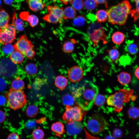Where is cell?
I'll return each instance as SVG.
<instances>
[{
  "instance_id": "obj_1",
  "label": "cell",
  "mask_w": 139,
  "mask_h": 139,
  "mask_svg": "<svg viewBox=\"0 0 139 139\" xmlns=\"http://www.w3.org/2000/svg\"><path fill=\"white\" fill-rule=\"evenodd\" d=\"M98 92L97 85L91 82L86 81L74 91L73 97L77 100L79 106L86 111L92 107Z\"/></svg>"
},
{
  "instance_id": "obj_2",
  "label": "cell",
  "mask_w": 139,
  "mask_h": 139,
  "mask_svg": "<svg viewBox=\"0 0 139 139\" xmlns=\"http://www.w3.org/2000/svg\"><path fill=\"white\" fill-rule=\"evenodd\" d=\"M131 7L128 0H123L118 4L111 7L107 11L108 22L113 24L124 25L129 15L131 13Z\"/></svg>"
},
{
  "instance_id": "obj_3",
  "label": "cell",
  "mask_w": 139,
  "mask_h": 139,
  "mask_svg": "<svg viewBox=\"0 0 139 139\" xmlns=\"http://www.w3.org/2000/svg\"><path fill=\"white\" fill-rule=\"evenodd\" d=\"M134 90L132 89H121L107 98L108 105L113 107L115 111L119 112L122 109L124 103H128L132 95Z\"/></svg>"
},
{
  "instance_id": "obj_4",
  "label": "cell",
  "mask_w": 139,
  "mask_h": 139,
  "mask_svg": "<svg viewBox=\"0 0 139 139\" xmlns=\"http://www.w3.org/2000/svg\"><path fill=\"white\" fill-rule=\"evenodd\" d=\"M85 124L87 129L93 135H98L102 132L108 124L105 118L98 113L88 117Z\"/></svg>"
},
{
  "instance_id": "obj_5",
  "label": "cell",
  "mask_w": 139,
  "mask_h": 139,
  "mask_svg": "<svg viewBox=\"0 0 139 139\" xmlns=\"http://www.w3.org/2000/svg\"><path fill=\"white\" fill-rule=\"evenodd\" d=\"M7 103L9 107L14 110L21 108L26 104V96L22 90L10 89L6 93Z\"/></svg>"
},
{
  "instance_id": "obj_6",
  "label": "cell",
  "mask_w": 139,
  "mask_h": 139,
  "mask_svg": "<svg viewBox=\"0 0 139 139\" xmlns=\"http://www.w3.org/2000/svg\"><path fill=\"white\" fill-rule=\"evenodd\" d=\"M13 46L15 50L19 51L29 59L32 60L34 57V46L26 35L20 37Z\"/></svg>"
},
{
  "instance_id": "obj_7",
  "label": "cell",
  "mask_w": 139,
  "mask_h": 139,
  "mask_svg": "<svg viewBox=\"0 0 139 139\" xmlns=\"http://www.w3.org/2000/svg\"><path fill=\"white\" fill-rule=\"evenodd\" d=\"M66 107L62 118L67 123L80 121L86 114V111L79 106H72Z\"/></svg>"
},
{
  "instance_id": "obj_8",
  "label": "cell",
  "mask_w": 139,
  "mask_h": 139,
  "mask_svg": "<svg viewBox=\"0 0 139 139\" xmlns=\"http://www.w3.org/2000/svg\"><path fill=\"white\" fill-rule=\"evenodd\" d=\"M13 23L0 28V43L2 45L11 43L16 39V31Z\"/></svg>"
},
{
  "instance_id": "obj_9",
  "label": "cell",
  "mask_w": 139,
  "mask_h": 139,
  "mask_svg": "<svg viewBox=\"0 0 139 139\" xmlns=\"http://www.w3.org/2000/svg\"><path fill=\"white\" fill-rule=\"evenodd\" d=\"M11 60L4 58L0 60V72L2 75L5 76H10L15 72L16 66Z\"/></svg>"
},
{
  "instance_id": "obj_10",
  "label": "cell",
  "mask_w": 139,
  "mask_h": 139,
  "mask_svg": "<svg viewBox=\"0 0 139 139\" xmlns=\"http://www.w3.org/2000/svg\"><path fill=\"white\" fill-rule=\"evenodd\" d=\"M67 75L69 80L75 82L80 81L83 76L84 71L80 67L75 66L71 67L68 70Z\"/></svg>"
},
{
  "instance_id": "obj_11",
  "label": "cell",
  "mask_w": 139,
  "mask_h": 139,
  "mask_svg": "<svg viewBox=\"0 0 139 139\" xmlns=\"http://www.w3.org/2000/svg\"><path fill=\"white\" fill-rule=\"evenodd\" d=\"M19 16L21 19L27 21L32 27L37 26L39 23V20L38 18L34 15L29 14L28 12H21Z\"/></svg>"
},
{
  "instance_id": "obj_12",
  "label": "cell",
  "mask_w": 139,
  "mask_h": 139,
  "mask_svg": "<svg viewBox=\"0 0 139 139\" xmlns=\"http://www.w3.org/2000/svg\"><path fill=\"white\" fill-rule=\"evenodd\" d=\"M26 2L29 8L35 12L43 10L45 6L42 0H26Z\"/></svg>"
},
{
  "instance_id": "obj_13",
  "label": "cell",
  "mask_w": 139,
  "mask_h": 139,
  "mask_svg": "<svg viewBox=\"0 0 139 139\" xmlns=\"http://www.w3.org/2000/svg\"><path fill=\"white\" fill-rule=\"evenodd\" d=\"M48 13H51L55 15L60 20L61 23H62L64 20L63 10L56 6L49 5L47 7Z\"/></svg>"
},
{
  "instance_id": "obj_14",
  "label": "cell",
  "mask_w": 139,
  "mask_h": 139,
  "mask_svg": "<svg viewBox=\"0 0 139 139\" xmlns=\"http://www.w3.org/2000/svg\"><path fill=\"white\" fill-rule=\"evenodd\" d=\"M51 129L56 136L60 137L65 132L64 126L60 122H57L52 124Z\"/></svg>"
},
{
  "instance_id": "obj_15",
  "label": "cell",
  "mask_w": 139,
  "mask_h": 139,
  "mask_svg": "<svg viewBox=\"0 0 139 139\" xmlns=\"http://www.w3.org/2000/svg\"><path fill=\"white\" fill-rule=\"evenodd\" d=\"M82 127V123L80 121H74L67 123L66 129L68 133L72 134L76 133V132H79Z\"/></svg>"
},
{
  "instance_id": "obj_16",
  "label": "cell",
  "mask_w": 139,
  "mask_h": 139,
  "mask_svg": "<svg viewBox=\"0 0 139 139\" xmlns=\"http://www.w3.org/2000/svg\"><path fill=\"white\" fill-rule=\"evenodd\" d=\"M10 18L9 14L4 10L0 8V28L6 26Z\"/></svg>"
},
{
  "instance_id": "obj_17",
  "label": "cell",
  "mask_w": 139,
  "mask_h": 139,
  "mask_svg": "<svg viewBox=\"0 0 139 139\" xmlns=\"http://www.w3.org/2000/svg\"><path fill=\"white\" fill-rule=\"evenodd\" d=\"M10 57L11 61L15 64L22 63L24 59V55L16 50L13 51L10 55Z\"/></svg>"
},
{
  "instance_id": "obj_18",
  "label": "cell",
  "mask_w": 139,
  "mask_h": 139,
  "mask_svg": "<svg viewBox=\"0 0 139 139\" xmlns=\"http://www.w3.org/2000/svg\"><path fill=\"white\" fill-rule=\"evenodd\" d=\"M76 41L74 39H71L65 41L62 46V49L65 53H70L74 50V44Z\"/></svg>"
},
{
  "instance_id": "obj_19",
  "label": "cell",
  "mask_w": 139,
  "mask_h": 139,
  "mask_svg": "<svg viewBox=\"0 0 139 139\" xmlns=\"http://www.w3.org/2000/svg\"><path fill=\"white\" fill-rule=\"evenodd\" d=\"M55 83L56 86L60 90H64L67 84V79L64 76L59 75L55 79Z\"/></svg>"
},
{
  "instance_id": "obj_20",
  "label": "cell",
  "mask_w": 139,
  "mask_h": 139,
  "mask_svg": "<svg viewBox=\"0 0 139 139\" xmlns=\"http://www.w3.org/2000/svg\"><path fill=\"white\" fill-rule=\"evenodd\" d=\"M131 77L130 74L126 72L120 73L118 76V80L123 85L128 84L131 81Z\"/></svg>"
},
{
  "instance_id": "obj_21",
  "label": "cell",
  "mask_w": 139,
  "mask_h": 139,
  "mask_svg": "<svg viewBox=\"0 0 139 139\" xmlns=\"http://www.w3.org/2000/svg\"><path fill=\"white\" fill-rule=\"evenodd\" d=\"M111 38L112 42L114 44L119 45L122 44L124 41L125 36L122 32L116 31L112 34Z\"/></svg>"
},
{
  "instance_id": "obj_22",
  "label": "cell",
  "mask_w": 139,
  "mask_h": 139,
  "mask_svg": "<svg viewBox=\"0 0 139 139\" xmlns=\"http://www.w3.org/2000/svg\"><path fill=\"white\" fill-rule=\"evenodd\" d=\"M108 57L110 62L115 63L119 57L120 53L117 49L114 48L108 50Z\"/></svg>"
},
{
  "instance_id": "obj_23",
  "label": "cell",
  "mask_w": 139,
  "mask_h": 139,
  "mask_svg": "<svg viewBox=\"0 0 139 139\" xmlns=\"http://www.w3.org/2000/svg\"><path fill=\"white\" fill-rule=\"evenodd\" d=\"M72 7L68 6L63 10L64 19H72L74 18L76 15V11Z\"/></svg>"
},
{
  "instance_id": "obj_24",
  "label": "cell",
  "mask_w": 139,
  "mask_h": 139,
  "mask_svg": "<svg viewBox=\"0 0 139 139\" xmlns=\"http://www.w3.org/2000/svg\"><path fill=\"white\" fill-rule=\"evenodd\" d=\"M24 86V82L19 77L13 80L11 84L12 89L15 90H22Z\"/></svg>"
},
{
  "instance_id": "obj_25",
  "label": "cell",
  "mask_w": 139,
  "mask_h": 139,
  "mask_svg": "<svg viewBox=\"0 0 139 139\" xmlns=\"http://www.w3.org/2000/svg\"><path fill=\"white\" fill-rule=\"evenodd\" d=\"M16 13L13 14L12 22L13 23L16 30L18 31H22L24 28V24L22 19L16 17Z\"/></svg>"
},
{
  "instance_id": "obj_26",
  "label": "cell",
  "mask_w": 139,
  "mask_h": 139,
  "mask_svg": "<svg viewBox=\"0 0 139 139\" xmlns=\"http://www.w3.org/2000/svg\"><path fill=\"white\" fill-rule=\"evenodd\" d=\"M108 14L107 11L101 10L98 11L96 14V18L99 22H103L108 19Z\"/></svg>"
},
{
  "instance_id": "obj_27",
  "label": "cell",
  "mask_w": 139,
  "mask_h": 139,
  "mask_svg": "<svg viewBox=\"0 0 139 139\" xmlns=\"http://www.w3.org/2000/svg\"><path fill=\"white\" fill-rule=\"evenodd\" d=\"M38 108L34 105H29L26 110V113L27 115L30 118L35 117L38 114Z\"/></svg>"
},
{
  "instance_id": "obj_28",
  "label": "cell",
  "mask_w": 139,
  "mask_h": 139,
  "mask_svg": "<svg viewBox=\"0 0 139 139\" xmlns=\"http://www.w3.org/2000/svg\"><path fill=\"white\" fill-rule=\"evenodd\" d=\"M43 19L49 23L54 24H56L58 23H61L58 18L50 13H48L45 15L43 17Z\"/></svg>"
},
{
  "instance_id": "obj_29",
  "label": "cell",
  "mask_w": 139,
  "mask_h": 139,
  "mask_svg": "<svg viewBox=\"0 0 139 139\" xmlns=\"http://www.w3.org/2000/svg\"><path fill=\"white\" fill-rule=\"evenodd\" d=\"M26 73L29 75H33L36 74L37 72V68L34 64L31 63L27 65L25 68Z\"/></svg>"
},
{
  "instance_id": "obj_30",
  "label": "cell",
  "mask_w": 139,
  "mask_h": 139,
  "mask_svg": "<svg viewBox=\"0 0 139 139\" xmlns=\"http://www.w3.org/2000/svg\"><path fill=\"white\" fill-rule=\"evenodd\" d=\"M126 48L127 51L132 55L136 54L139 50L137 45L134 42H130L128 43Z\"/></svg>"
},
{
  "instance_id": "obj_31",
  "label": "cell",
  "mask_w": 139,
  "mask_h": 139,
  "mask_svg": "<svg viewBox=\"0 0 139 139\" xmlns=\"http://www.w3.org/2000/svg\"><path fill=\"white\" fill-rule=\"evenodd\" d=\"M32 135L33 139H44L45 136L44 131L40 128L34 129L32 132Z\"/></svg>"
},
{
  "instance_id": "obj_32",
  "label": "cell",
  "mask_w": 139,
  "mask_h": 139,
  "mask_svg": "<svg viewBox=\"0 0 139 139\" xmlns=\"http://www.w3.org/2000/svg\"><path fill=\"white\" fill-rule=\"evenodd\" d=\"M62 101L63 103L66 107L72 106L75 101L74 97L69 94L64 95L62 98Z\"/></svg>"
},
{
  "instance_id": "obj_33",
  "label": "cell",
  "mask_w": 139,
  "mask_h": 139,
  "mask_svg": "<svg viewBox=\"0 0 139 139\" xmlns=\"http://www.w3.org/2000/svg\"><path fill=\"white\" fill-rule=\"evenodd\" d=\"M129 117L133 119H136L139 117V109L135 107H130L128 110Z\"/></svg>"
},
{
  "instance_id": "obj_34",
  "label": "cell",
  "mask_w": 139,
  "mask_h": 139,
  "mask_svg": "<svg viewBox=\"0 0 139 139\" xmlns=\"http://www.w3.org/2000/svg\"><path fill=\"white\" fill-rule=\"evenodd\" d=\"M84 2V6L89 10H94L98 5V3L94 0H85Z\"/></svg>"
},
{
  "instance_id": "obj_35",
  "label": "cell",
  "mask_w": 139,
  "mask_h": 139,
  "mask_svg": "<svg viewBox=\"0 0 139 139\" xmlns=\"http://www.w3.org/2000/svg\"><path fill=\"white\" fill-rule=\"evenodd\" d=\"M70 3L72 7L75 10H81L84 6V2L82 0H72Z\"/></svg>"
},
{
  "instance_id": "obj_36",
  "label": "cell",
  "mask_w": 139,
  "mask_h": 139,
  "mask_svg": "<svg viewBox=\"0 0 139 139\" xmlns=\"http://www.w3.org/2000/svg\"><path fill=\"white\" fill-rule=\"evenodd\" d=\"M2 51L6 55L11 54L14 49L13 46L11 43L3 44L2 48Z\"/></svg>"
},
{
  "instance_id": "obj_37",
  "label": "cell",
  "mask_w": 139,
  "mask_h": 139,
  "mask_svg": "<svg viewBox=\"0 0 139 139\" xmlns=\"http://www.w3.org/2000/svg\"><path fill=\"white\" fill-rule=\"evenodd\" d=\"M135 4L136 7L134 10H132L131 15L134 21H136L139 18V0H133Z\"/></svg>"
},
{
  "instance_id": "obj_38",
  "label": "cell",
  "mask_w": 139,
  "mask_h": 139,
  "mask_svg": "<svg viewBox=\"0 0 139 139\" xmlns=\"http://www.w3.org/2000/svg\"><path fill=\"white\" fill-rule=\"evenodd\" d=\"M106 101V98L102 95L98 94L96 96L94 101V103L96 105L100 106H103Z\"/></svg>"
},
{
  "instance_id": "obj_39",
  "label": "cell",
  "mask_w": 139,
  "mask_h": 139,
  "mask_svg": "<svg viewBox=\"0 0 139 139\" xmlns=\"http://www.w3.org/2000/svg\"><path fill=\"white\" fill-rule=\"evenodd\" d=\"M85 21L84 18L82 16H80L74 18L73 23L76 26H81L84 24Z\"/></svg>"
},
{
  "instance_id": "obj_40",
  "label": "cell",
  "mask_w": 139,
  "mask_h": 139,
  "mask_svg": "<svg viewBox=\"0 0 139 139\" xmlns=\"http://www.w3.org/2000/svg\"><path fill=\"white\" fill-rule=\"evenodd\" d=\"M7 86V84L5 80L3 78L0 77V92L4 91Z\"/></svg>"
},
{
  "instance_id": "obj_41",
  "label": "cell",
  "mask_w": 139,
  "mask_h": 139,
  "mask_svg": "<svg viewBox=\"0 0 139 139\" xmlns=\"http://www.w3.org/2000/svg\"><path fill=\"white\" fill-rule=\"evenodd\" d=\"M7 139H20V137L17 133H13L8 135Z\"/></svg>"
},
{
  "instance_id": "obj_42",
  "label": "cell",
  "mask_w": 139,
  "mask_h": 139,
  "mask_svg": "<svg viewBox=\"0 0 139 139\" xmlns=\"http://www.w3.org/2000/svg\"><path fill=\"white\" fill-rule=\"evenodd\" d=\"M6 117V116L4 112L0 110V124L2 123L4 121Z\"/></svg>"
},
{
  "instance_id": "obj_43",
  "label": "cell",
  "mask_w": 139,
  "mask_h": 139,
  "mask_svg": "<svg viewBox=\"0 0 139 139\" xmlns=\"http://www.w3.org/2000/svg\"><path fill=\"white\" fill-rule=\"evenodd\" d=\"M98 4H103L107 7V0H94Z\"/></svg>"
},
{
  "instance_id": "obj_44",
  "label": "cell",
  "mask_w": 139,
  "mask_h": 139,
  "mask_svg": "<svg viewBox=\"0 0 139 139\" xmlns=\"http://www.w3.org/2000/svg\"><path fill=\"white\" fill-rule=\"evenodd\" d=\"M3 1L5 4L11 5H12L14 0H3Z\"/></svg>"
},
{
  "instance_id": "obj_45",
  "label": "cell",
  "mask_w": 139,
  "mask_h": 139,
  "mask_svg": "<svg viewBox=\"0 0 139 139\" xmlns=\"http://www.w3.org/2000/svg\"><path fill=\"white\" fill-rule=\"evenodd\" d=\"M135 74L136 77L139 79V66L135 70Z\"/></svg>"
},
{
  "instance_id": "obj_46",
  "label": "cell",
  "mask_w": 139,
  "mask_h": 139,
  "mask_svg": "<svg viewBox=\"0 0 139 139\" xmlns=\"http://www.w3.org/2000/svg\"><path fill=\"white\" fill-rule=\"evenodd\" d=\"M63 4H67V3L70 2L72 0H59Z\"/></svg>"
},
{
  "instance_id": "obj_47",
  "label": "cell",
  "mask_w": 139,
  "mask_h": 139,
  "mask_svg": "<svg viewBox=\"0 0 139 139\" xmlns=\"http://www.w3.org/2000/svg\"><path fill=\"white\" fill-rule=\"evenodd\" d=\"M106 139H116V138L113 136H109L107 137Z\"/></svg>"
},
{
  "instance_id": "obj_48",
  "label": "cell",
  "mask_w": 139,
  "mask_h": 139,
  "mask_svg": "<svg viewBox=\"0 0 139 139\" xmlns=\"http://www.w3.org/2000/svg\"><path fill=\"white\" fill-rule=\"evenodd\" d=\"M136 98V96H135L134 95L133 96L132 95L131 96V97L130 99H131L132 100H135Z\"/></svg>"
},
{
  "instance_id": "obj_49",
  "label": "cell",
  "mask_w": 139,
  "mask_h": 139,
  "mask_svg": "<svg viewBox=\"0 0 139 139\" xmlns=\"http://www.w3.org/2000/svg\"><path fill=\"white\" fill-rule=\"evenodd\" d=\"M1 1L0 0V4H1Z\"/></svg>"
},
{
  "instance_id": "obj_50",
  "label": "cell",
  "mask_w": 139,
  "mask_h": 139,
  "mask_svg": "<svg viewBox=\"0 0 139 139\" xmlns=\"http://www.w3.org/2000/svg\"></svg>"
}]
</instances>
